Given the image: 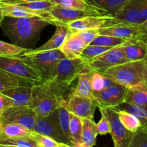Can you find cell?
Wrapping results in <instances>:
<instances>
[{
    "instance_id": "obj_1",
    "label": "cell",
    "mask_w": 147,
    "mask_h": 147,
    "mask_svg": "<svg viewBox=\"0 0 147 147\" xmlns=\"http://www.w3.org/2000/svg\"><path fill=\"white\" fill-rule=\"evenodd\" d=\"M49 24H54L52 20L38 17H4L1 23L4 35L10 39L13 44L20 47L34 44L42 30Z\"/></svg>"
},
{
    "instance_id": "obj_2",
    "label": "cell",
    "mask_w": 147,
    "mask_h": 147,
    "mask_svg": "<svg viewBox=\"0 0 147 147\" xmlns=\"http://www.w3.org/2000/svg\"><path fill=\"white\" fill-rule=\"evenodd\" d=\"M88 67V64L81 57L64 58L55 66L52 77L44 82L63 99L69 86ZM67 100V99H65Z\"/></svg>"
},
{
    "instance_id": "obj_3",
    "label": "cell",
    "mask_w": 147,
    "mask_h": 147,
    "mask_svg": "<svg viewBox=\"0 0 147 147\" xmlns=\"http://www.w3.org/2000/svg\"><path fill=\"white\" fill-rule=\"evenodd\" d=\"M145 62L143 60L131 61L114 66L105 70L102 74L113 82L131 88L144 83Z\"/></svg>"
},
{
    "instance_id": "obj_4",
    "label": "cell",
    "mask_w": 147,
    "mask_h": 147,
    "mask_svg": "<svg viewBox=\"0 0 147 147\" xmlns=\"http://www.w3.org/2000/svg\"><path fill=\"white\" fill-rule=\"evenodd\" d=\"M20 56L26 63L38 72L42 78L43 83L50 80L59 61L66 58L60 49L37 53H27L25 51Z\"/></svg>"
},
{
    "instance_id": "obj_5",
    "label": "cell",
    "mask_w": 147,
    "mask_h": 147,
    "mask_svg": "<svg viewBox=\"0 0 147 147\" xmlns=\"http://www.w3.org/2000/svg\"><path fill=\"white\" fill-rule=\"evenodd\" d=\"M65 99L60 97L45 83L33 86L32 103L37 116H47L55 111Z\"/></svg>"
},
{
    "instance_id": "obj_6",
    "label": "cell",
    "mask_w": 147,
    "mask_h": 147,
    "mask_svg": "<svg viewBox=\"0 0 147 147\" xmlns=\"http://www.w3.org/2000/svg\"><path fill=\"white\" fill-rule=\"evenodd\" d=\"M0 70L38 84L43 83L38 72L26 63L20 55L0 56Z\"/></svg>"
},
{
    "instance_id": "obj_7",
    "label": "cell",
    "mask_w": 147,
    "mask_h": 147,
    "mask_svg": "<svg viewBox=\"0 0 147 147\" xmlns=\"http://www.w3.org/2000/svg\"><path fill=\"white\" fill-rule=\"evenodd\" d=\"M33 131L49 136L58 143L65 144L72 146L70 142L60 129L57 109L47 116H37V122Z\"/></svg>"
},
{
    "instance_id": "obj_8",
    "label": "cell",
    "mask_w": 147,
    "mask_h": 147,
    "mask_svg": "<svg viewBox=\"0 0 147 147\" xmlns=\"http://www.w3.org/2000/svg\"><path fill=\"white\" fill-rule=\"evenodd\" d=\"M123 23L126 22L119 20L115 16L105 14L99 16H89L67 23L66 25L68 27L72 33H74L87 30H100Z\"/></svg>"
},
{
    "instance_id": "obj_9",
    "label": "cell",
    "mask_w": 147,
    "mask_h": 147,
    "mask_svg": "<svg viewBox=\"0 0 147 147\" xmlns=\"http://www.w3.org/2000/svg\"><path fill=\"white\" fill-rule=\"evenodd\" d=\"M129 88L115 83L100 91H93L92 97L98 108L115 109L125 101Z\"/></svg>"
},
{
    "instance_id": "obj_10",
    "label": "cell",
    "mask_w": 147,
    "mask_h": 147,
    "mask_svg": "<svg viewBox=\"0 0 147 147\" xmlns=\"http://www.w3.org/2000/svg\"><path fill=\"white\" fill-rule=\"evenodd\" d=\"M105 14H109L99 10H83L68 8L60 5H54L50 10V16L54 22V25L55 26L61 24H66L89 16H99Z\"/></svg>"
},
{
    "instance_id": "obj_11",
    "label": "cell",
    "mask_w": 147,
    "mask_h": 147,
    "mask_svg": "<svg viewBox=\"0 0 147 147\" xmlns=\"http://www.w3.org/2000/svg\"><path fill=\"white\" fill-rule=\"evenodd\" d=\"M127 62L128 60L121 45L118 47H113L98 56L91 63L88 64V67L93 71L102 73L111 67Z\"/></svg>"
},
{
    "instance_id": "obj_12",
    "label": "cell",
    "mask_w": 147,
    "mask_h": 147,
    "mask_svg": "<svg viewBox=\"0 0 147 147\" xmlns=\"http://www.w3.org/2000/svg\"><path fill=\"white\" fill-rule=\"evenodd\" d=\"M69 112L81 119H93L97 104L92 96H82L71 93L65 102Z\"/></svg>"
},
{
    "instance_id": "obj_13",
    "label": "cell",
    "mask_w": 147,
    "mask_h": 147,
    "mask_svg": "<svg viewBox=\"0 0 147 147\" xmlns=\"http://www.w3.org/2000/svg\"><path fill=\"white\" fill-rule=\"evenodd\" d=\"M1 117L7 121L21 125L33 131L37 122V115L30 106H11L4 112Z\"/></svg>"
},
{
    "instance_id": "obj_14",
    "label": "cell",
    "mask_w": 147,
    "mask_h": 147,
    "mask_svg": "<svg viewBox=\"0 0 147 147\" xmlns=\"http://www.w3.org/2000/svg\"><path fill=\"white\" fill-rule=\"evenodd\" d=\"M102 109L107 116L111 124V135L114 147H129L134 133L123 126L119 119V113L113 109Z\"/></svg>"
},
{
    "instance_id": "obj_15",
    "label": "cell",
    "mask_w": 147,
    "mask_h": 147,
    "mask_svg": "<svg viewBox=\"0 0 147 147\" xmlns=\"http://www.w3.org/2000/svg\"><path fill=\"white\" fill-rule=\"evenodd\" d=\"M147 0H129L115 17L130 24L139 25L144 22L143 9Z\"/></svg>"
},
{
    "instance_id": "obj_16",
    "label": "cell",
    "mask_w": 147,
    "mask_h": 147,
    "mask_svg": "<svg viewBox=\"0 0 147 147\" xmlns=\"http://www.w3.org/2000/svg\"><path fill=\"white\" fill-rule=\"evenodd\" d=\"M10 99L11 106H30L33 86H20L0 92Z\"/></svg>"
},
{
    "instance_id": "obj_17",
    "label": "cell",
    "mask_w": 147,
    "mask_h": 147,
    "mask_svg": "<svg viewBox=\"0 0 147 147\" xmlns=\"http://www.w3.org/2000/svg\"><path fill=\"white\" fill-rule=\"evenodd\" d=\"M71 34L72 32L70 31V30L66 24H57L56 25L55 32L47 42H45L38 48H36L34 50V49H28L26 52L37 53V52L60 49L62 45L65 42V41L68 38L69 36Z\"/></svg>"
},
{
    "instance_id": "obj_18",
    "label": "cell",
    "mask_w": 147,
    "mask_h": 147,
    "mask_svg": "<svg viewBox=\"0 0 147 147\" xmlns=\"http://www.w3.org/2000/svg\"><path fill=\"white\" fill-rule=\"evenodd\" d=\"M100 35H108L119 37L125 40L135 39L139 35V25L127 23L105 27L99 30Z\"/></svg>"
},
{
    "instance_id": "obj_19",
    "label": "cell",
    "mask_w": 147,
    "mask_h": 147,
    "mask_svg": "<svg viewBox=\"0 0 147 147\" xmlns=\"http://www.w3.org/2000/svg\"><path fill=\"white\" fill-rule=\"evenodd\" d=\"M88 45L78 34L72 33L60 47L66 58L74 59L80 57L82 53Z\"/></svg>"
},
{
    "instance_id": "obj_20",
    "label": "cell",
    "mask_w": 147,
    "mask_h": 147,
    "mask_svg": "<svg viewBox=\"0 0 147 147\" xmlns=\"http://www.w3.org/2000/svg\"><path fill=\"white\" fill-rule=\"evenodd\" d=\"M4 17H38L48 19L53 21L50 14L34 11L20 4H0ZM54 23V22H53Z\"/></svg>"
},
{
    "instance_id": "obj_21",
    "label": "cell",
    "mask_w": 147,
    "mask_h": 147,
    "mask_svg": "<svg viewBox=\"0 0 147 147\" xmlns=\"http://www.w3.org/2000/svg\"><path fill=\"white\" fill-rule=\"evenodd\" d=\"M122 46L128 62L143 60L146 57L147 46L136 39L126 40Z\"/></svg>"
},
{
    "instance_id": "obj_22",
    "label": "cell",
    "mask_w": 147,
    "mask_h": 147,
    "mask_svg": "<svg viewBox=\"0 0 147 147\" xmlns=\"http://www.w3.org/2000/svg\"><path fill=\"white\" fill-rule=\"evenodd\" d=\"M32 131L14 123L5 121L0 117V140L8 138L31 136Z\"/></svg>"
},
{
    "instance_id": "obj_23",
    "label": "cell",
    "mask_w": 147,
    "mask_h": 147,
    "mask_svg": "<svg viewBox=\"0 0 147 147\" xmlns=\"http://www.w3.org/2000/svg\"><path fill=\"white\" fill-rule=\"evenodd\" d=\"M38 83L0 70V92L20 86H34Z\"/></svg>"
},
{
    "instance_id": "obj_24",
    "label": "cell",
    "mask_w": 147,
    "mask_h": 147,
    "mask_svg": "<svg viewBox=\"0 0 147 147\" xmlns=\"http://www.w3.org/2000/svg\"><path fill=\"white\" fill-rule=\"evenodd\" d=\"M124 102L138 106H147V86L144 83L129 88Z\"/></svg>"
},
{
    "instance_id": "obj_25",
    "label": "cell",
    "mask_w": 147,
    "mask_h": 147,
    "mask_svg": "<svg viewBox=\"0 0 147 147\" xmlns=\"http://www.w3.org/2000/svg\"><path fill=\"white\" fill-rule=\"evenodd\" d=\"M89 4L111 15L116 16L129 0H87Z\"/></svg>"
},
{
    "instance_id": "obj_26",
    "label": "cell",
    "mask_w": 147,
    "mask_h": 147,
    "mask_svg": "<svg viewBox=\"0 0 147 147\" xmlns=\"http://www.w3.org/2000/svg\"><path fill=\"white\" fill-rule=\"evenodd\" d=\"M83 136L82 142L76 147H93L96 144V136L98 134L96 123L93 119H83Z\"/></svg>"
},
{
    "instance_id": "obj_27",
    "label": "cell",
    "mask_w": 147,
    "mask_h": 147,
    "mask_svg": "<svg viewBox=\"0 0 147 147\" xmlns=\"http://www.w3.org/2000/svg\"><path fill=\"white\" fill-rule=\"evenodd\" d=\"M94 73L95 71L88 68V67L81 73L78 77L77 86L72 93L82 96H92L93 90L91 87V80Z\"/></svg>"
},
{
    "instance_id": "obj_28",
    "label": "cell",
    "mask_w": 147,
    "mask_h": 147,
    "mask_svg": "<svg viewBox=\"0 0 147 147\" xmlns=\"http://www.w3.org/2000/svg\"><path fill=\"white\" fill-rule=\"evenodd\" d=\"M83 129V119L70 113V134L72 147H76L81 144Z\"/></svg>"
},
{
    "instance_id": "obj_29",
    "label": "cell",
    "mask_w": 147,
    "mask_h": 147,
    "mask_svg": "<svg viewBox=\"0 0 147 147\" xmlns=\"http://www.w3.org/2000/svg\"><path fill=\"white\" fill-rule=\"evenodd\" d=\"M67 100H64L62 102L61 105L57 109V116H58V121L60 129L64 134L65 136L67 138L70 142V113L66 108L65 102ZM71 143V142H70Z\"/></svg>"
},
{
    "instance_id": "obj_30",
    "label": "cell",
    "mask_w": 147,
    "mask_h": 147,
    "mask_svg": "<svg viewBox=\"0 0 147 147\" xmlns=\"http://www.w3.org/2000/svg\"><path fill=\"white\" fill-rule=\"evenodd\" d=\"M119 113V119L122 124L129 131L136 133L142 126V123L136 116L127 111L122 110H116Z\"/></svg>"
},
{
    "instance_id": "obj_31",
    "label": "cell",
    "mask_w": 147,
    "mask_h": 147,
    "mask_svg": "<svg viewBox=\"0 0 147 147\" xmlns=\"http://www.w3.org/2000/svg\"><path fill=\"white\" fill-rule=\"evenodd\" d=\"M50 1L55 5H60L68 8L79 9L83 10H99V11H104L92 6L91 4H89L87 0H50Z\"/></svg>"
},
{
    "instance_id": "obj_32",
    "label": "cell",
    "mask_w": 147,
    "mask_h": 147,
    "mask_svg": "<svg viewBox=\"0 0 147 147\" xmlns=\"http://www.w3.org/2000/svg\"><path fill=\"white\" fill-rule=\"evenodd\" d=\"M0 145L7 147H36L37 146L31 136L8 138L0 140Z\"/></svg>"
},
{
    "instance_id": "obj_33",
    "label": "cell",
    "mask_w": 147,
    "mask_h": 147,
    "mask_svg": "<svg viewBox=\"0 0 147 147\" xmlns=\"http://www.w3.org/2000/svg\"><path fill=\"white\" fill-rule=\"evenodd\" d=\"M112 48H113V47L88 45L83 51L80 57L83 60H84L87 63V64H88V63H91L98 56L100 55L101 54L106 53V51Z\"/></svg>"
},
{
    "instance_id": "obj_34",
    "label": "cell",
    "mask_w": 147,
    "mask_h": 147,
    "mask_svg": "<svg viewBox=\"0 0 147 147\" xmlns=\"http://www.w3.org/2000/svg\"><path fill=\"white\" fill-rule=\"evenodd\" d=\"M126 40L108 35H98L90 45L116 47L123 45Z\"/></svg>"
},
{
    "instance_id": "obj_35",
    "label": "cell",
    "mask_w": 147,
    "mask_h": 147,
    "mask_svg": "<svg viewBox=\"0 0 147 147\" xmlns=\"http://www.w3.org/2000/svg\"><path fill=\"white\" fill-rule=\"evenodd\" d=\"M28 49L0 40V56H14L22 54Z\"/></svg>"
},
{
    "instance_id": "obj_36",
    "label": "cell",
    "mask_w": 147,
    "mask_h": 147,
    "mask_svg": "<svg viewBox=\"0 0 147 147\" xmlns=\"http://www.w3.org/2000/svg\"><path fill=\"white\" fill-rule=\"evenodd\" d=\"M20 5L39 12L50 14V10L55 4H53L50 0H42V1H36L21 4Z\"/></svg>"
},
{
    "instance_id": "obj_37",
    "label": "cell",
    "mask_w": 147,
    "mask_h": 147,
    "mask_svg": "<svg viewBox=\"0 0 147 147\" xmlns=\"http://www.w3.org/2000/svg\"><path fill=\"white\" fill-rule=\"evenodd\" d=\"M129 147H147V131L140 128L134 133Z\"/></svg>"
},
{
    "instance_id": "obj_38",
    "label": "cell",
    "mask_w": 147,
    "mask_h": 147,
    "mask_svg": "<svg viewBox=\"0 0 147 147\" xmlns=\"http://www.w3.org/2000/svg\"><path fill=\"white\" fill-rule=\"evenodd\" d=\"M31 137L32 138L33 140L36 142V144L38 146L42 147H56L60 144L52 138L40 134L34 131H32V132Z\"/></svg>"
},
{
    "instance_id": "obj_39",
    "label": "cell",
    "mask_w": 147,
    "mask_h": 147,
    "mask_svg": "<svg viewBox=\"0 0 147 147\" xmlns=\"http://www.w3.org/2000/svg\"><path fill=\"white\" fill-rule=\"evenodd\" d=\"M100 109V111L101 113V119L100 121L96 124L97 131L98 134L106 135L107 134L111 133V124L107 116L105 113L104 111L102 109Z\"/></svg>"
},
{
    "instance_id": "obj_40",
    "label": "cell",
    "mask_w": 147,
    "mask_h": 147,
    "mask_svg": "<svg viewBox=\"0 0 147 147\" xmlns=\"http://www.w3.org/2000/svg\"><path fill=\"white\" fill-rule=\"evenodd\" d=\"M105 76L99 72L93 73L91 80V87L93 91H100L104 89Z\"/></svg>"
},
{
    "instance_id": "obj_41",
    "label": "cell",
    "mask_w": 147,
    "mask_h": 147,
    "mask_svg": "<svg viewBox=\"0 0 147 147\" xmlns=\"http://www.w3.org/2000/svg\"><path fill=\"white\" fill-rule=\"evenodd\" d=\"M77 33L88 45H90L94 40V39L98 35H99V30L94 29V30H83V31L77 32Z\"/></svg>"
},
{
    "instance_id": "obj_42",
    "label": "cell",
    "mask_w": 147,
    "mask_h": 147,
    "mask_svg": "<svg viewBox=\"0 0 147 147\" xmlns=\"http://www.w3.org/2000/svg\"><path fill=\"white\" fill-rule=\"evenodd\" d=\"M139 35L138 36L136 40L142 42V43L147 46V20L144 22L139 25Z\"/></svg>"
},
{
    "instance_id": "obj_43",
    "label": "cell",
    "mask_w": 147,
    "mask_h": 147,
    "mask_svg": "<svg viewBox=\"0 0 147 147\" xmlns=\"http://www.w3.org/2000/svg\"><path fill=\"white\" fill-rule=\"evenodd\" d=\"M11 106V102L9 98L0 93V117L8 108Z\"/></svg>"
},
{
    "instance_id": "obj_44",
    "label": "cell",
    "mask_w": 147,
    "mask_h": 147,
    "mask_svg": "<svg viewBox=\"0 0 147 147\" xmlns=\"http://www.w3.org/2000/svg\"><path fill=\"white\" fill-rule=\"evenodd\" d=\"M36 1H42V0H1L0 4H21L25 3L32 2Z\"/></svg>"
},
{
    "instance_id": "obj_45",
    "label": "cell",
    "mask_w": 147,
    "mask_h": 147,
    "mask_svg": "<svg viewBox=\"0 0 147 147\" xmlns=\"http://www.w3.org/2000/svg\"><path fill=\"white\" fill-rule=\"evenodd\" d=\"M145 62V73H144V84L147 86V55L146 57L144 59Z\"/></svg>"
},
{
    "instance_id": "obj_46",
    "label": "cell",
    "mask_w": 147,
    "mask_h": 147,
    "mask_svg": "<svg viewBox=\"0 0 147 147\" xmlns=\"http://www.w3.org/2000/svg\"><path fill=\"white\" fill-rule=\"evenodd\" d=\"M143 19H144V22L147 20V1L146 4L145 5L144 8L143 9Z\"/></svg>"
},
{
    "instance_id": "obj_47",
    "label": "cell",
    "mask_w": 147,
    "mask_h": 147,
    "mask_svg": "<svg viewBox=\"0 0 147 147\" xmlns=\"http://www.w3.org/2000/svg\"><path fill=\"white\" fill-rule=\"evenodd\" d=\"M4 18V14H3L2 9H1V5H0V25H1V23Z\"/></svg>"
},
{
    "instance_id": "obj_48",
    "label": "cell",
    "mask_w": 147,
    "mask_h": 147,
    "mask_svg": "<svg viewBox=\"0 0 147 147\" xmlns=\"http://www.w3.org/2000/svg\"><path fill=\"white\" fill-rule=\"evenodd\" d=\"M141 129H144V130L147 131V121H145L144 123H142V126H141Z\"/></svg>"
},
{
    "instance_id": "obj_49",
    "label": "cell",
    "mask_w": 147,
    "mask_h": 147,
    "mask_svg": "<svg viewBox=\"0 0 147 147\" xmlns=\"http://www.w3.org/2000/svg\"><path fill=\"white\" fill-rule=\"evenodd\" d=\"M56 147H72V146H69V145L67 144H59L58 146Z\"/></svg>"
},
{
    "instance_id": "obj_50",
    "label": "cell",
    "mask_w": 147,
    "mask_h": 147,
    "mask_svg": "<svg viewBox=\"0 0 147 147\" xmlns=\"http://www.w3.org/2000/svg\"><path fill=\"white\" fill-rule=\"evenodd\" d=\"M0 147H7V146H2V145H0Z\"/></svg>"
},
{
    "instance_id": "obj_51",
    "label": "cell",
    "mask_w": 147,
    "mask_h": 147,
    "mask_svg": "<svg viewBox=\"0 0 147 147\" xmlns=\"http://www.w3.org/2000/svg\"><path fill=\"white\" fill-rule=\"evenodd\" d=\"M36 147H42V146H38V145H37V146H36Z\"/></svg>"
},
{
    "instance_id": "obj_52",
    "label": "cell",
    "mask_w": 147,
    "mask_h": 147,
    "mask_svg": "<svg viewBox=\"0 0 147 147\" xmlns=\"http://www.w3.org/2000/svg\"><path fill=\"white\" fill-rule=\"evenodd\" d=\"M0 3H1V0H0Z\"/></svg>"
}]
</instances>
